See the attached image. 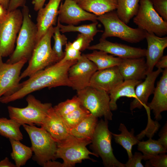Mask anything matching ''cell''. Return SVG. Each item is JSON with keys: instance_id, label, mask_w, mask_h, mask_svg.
<instances>
[{"instance_id": "1", "label": "cell", "mask_w": 167, "mask_h": 167, "mask_svg": "<svg viewBox=\"0 0 167 167\" xmlns=\"http://www.w3.org/2000/svg\"><path fill=\"white\" fill-rule=\"evenodd\" d=\"M77 60L63 62L61 60L40 71L20 83L17 90L11 94L2 96L0 102L7 104L22 99L30 93L44 88H49L61 86L72 87L68 77V71Z\"/></svg>"}, {"instance_id": "2", "label": "cell", "mask_w": 167, "mask_h": 167, "mask_svg": "<svg viewBox=\"0 0 167 167\" xmlns=\"http://www.w3.org/2000/svg\"><path fill=\"white\" fill-rule=\"evenodd\" d=\"M23 7L22 24L17 38L16 47L6 62L8 63H15L23 59L28 61L37 43L36 24L31 18L28 7L25 5Z\"/></svg>"}, {"instance_id": "3", "label": "cell", "mask_w": 167, "mask_h": 167, "mask_svg": "<svg viewBox=\"0 0 167 167\" xmlns=\"http://www.w3.org/2000/svg\"><path fill=\"white\" fill-rule=\"evenodd\" d=\"M97 20L104 28L102 38L115 37L131 43L139 42L145 39V31L139 28H134L128 26L120 19L115 10L97 16Z\"/></svg>"}, {"instance_id": "4", "label": "cell", "mask_w": 167, "mask_h": 167, "mask_svg": "<svg viewBox=\"0 0 167 167\" xmlns=\"http://www.w3.org/2000/svg\"><path fill=\"white\" fill-rule=\"evenodd\" d=\"M22 126L31 140V148L34 153L32 159L42 166L47 161L56 159L57 143L50 134L43 128L35 125Z\"/></svg>"}, {"instance_id": "5", "label": "cell", "mask_w": 167, "mask_h": 167, "mask_svg": "<svg viewBox=\"0 0 167 167\" xmlns=\"http://www.w3.org/2000/svg\"><path fill=\"white\" fill-rule=\"evenodd\" d=\"M54 27H51L37 42L28 60V66L21 74L20 79L29 77L59 61L51 46Z\"/></svg>"}, {"instance_id": "6", "label": "cell", "mask_w": 167, "mask_h": 167, "mask_svg": "<svg viewBox=\"0 0 167 167\" xmlns=\"http://www.w3.org/2000/svg\"><path fill=\"white\" fill-rule=\"evenodd\" d=\"M91 142L90 139L77 138L70 135L65 139L57 143L55 158L62 159V167H74L85 159L96 161L89 155H92L97 157V156L86 148Z\"/></svg>"}, {"instance_id": "7", "label": "cell", "mask_w": 167, "mask_h": 167, "mask_svg": "<svg viewBox=\"0 0 167 167\" xmlns=\"http://www.w3.org/2000/svg\"><path fill=\"white\" fill-rule=\"evenodd\" d=\"M108 120L98 121L91 139V149L98 157L100 156L105 166L125 167L115 157L111 145L112 135L108 129Z\"/></svg>"}, {"instance_id": "8", "label": "cell", "mask_w": 167, "mask_h": 167, "mask_svg": "<svg viewBox=\"0 0 167 167\" xmlns=\"http://www.w3.org/2000/svg\"><path fill=\"white\" fill-rule=\"evenodd\" d=\"M26 100L27 106L19 108L8 106L7 109L10 118L21 125H41L51 107V103H42L33 95L29 94Z\"/></svg>"}, {"instance_id": "9", "label": "cell", "mask_w": 167, "mask_h": 167, "mask_svg": "<svg viewBox=\"0 0 167 167\" xmlns=\"http://www.w3.org/2000/svg\"><path fill=\"white\" fill-rule=\"evenodd\" d=\"M23 21L22 12L18 9L0 19V57L10 56L14 51Z\"/></svg>"}, {"instance_id": "10", "label": "cell", "mask_w": 167, "mask_h": 167, "mask_svg": "<svg viewBox=\"0 0 167 167\" xmlns=\"http://www.w3.org/2000/svg\"><path fill=\"white\" fill-rule=\"evenodd\" d=\"M81 106L86 108L97 118L104 117L111 120L113 114L109 107L108 93L90 86L77 91Z\"/></svg>"}, {"instance_id": "11", "label": "cell", "mask_w": 167, "mask_h": 167, "mask_svg": "<svg viewBox=\"0 0 167 167\" xmlns=\"http://www.w3.org/2000/svg\"><path fill=\"white\" fill-rule=\"evenodd\" d=\"M138 28L146 32L162 37L167 34V21L154 9L150 0H140L139 10L133 18Z\"/></svg>"}, {"instance_id": "12", "label": "cell", "mask_w": 167, "mask_h": 167, "mask_svg": "<svg viewBox=\"0 0 167 167\" xmlns=\"http://www.w3.org/2000/svg\"><path fill=\"white\" fill-rule=\"evenodd\" d=\"M28 61L23 59L9 64L4 62L0 57V98L10 95L16 91L21 80V71Z\"/></svg>"}, {"instance_id": "13", "label": "cell", "mask_w": 167, "mask_h": 167, "mask_svg": "<svg viewBox=\"0 0 167 167\" xmlns=\"http://www.w3.org/2000/svg\"><path fill=\"white\" fill-rule=\"evenodd\" d=\"M97 70L96 65L82 54L68 71V77L72 88L78 91L89 86L92 75Z\"/></svg>"}, {"instance_id": "14", "label": "cell", "mask_w": 167, "mask_h": 167, "mask_svg": "<svg viewBox=\"0 0 167 167\" xmlns=\"http://www.w3.org/2000/svg\"><path fill=\"white\" fill-rule=\"evenodd\" d=\"M58 15V19L61 23L68 25H76L86 20L98 22L97 15L84 10L73 0H65L63 3H62Z\"/></svg>"}, {"instance_id": "15", "label": "cell", "mask_w": 167, "mask_h": 167, "mask_svg": "<svg viewBox=\"0 0 167 167\" xmlns=\"http://www.w3.org/2000/svg\"><path fill=\"white\" fill-rule=\"evenodd\" d=\"M87 49L102 50L122 58L144 57L146 51V49H145L135 47L117 42L113 43L101 38L98 43L89 46Z\"/></svg>"}, {"instance_id": "16", "label": "cell", "mask_w": 167, "mask_h": 167, "mask_svg": "<svg viewBox=\"0 0 167 167\" xmlns=\"http://www.w3.org/2000/svg\"><path fill=\"white\" fill-rule=\"evenodd\" d=\"M163 71V69H157L148 73L144 80L136 86L135 88L136 97L130 104L131 110L135 108L140 109L143 106L146 111L150 110L147 106L148 100L150 95L154 92L156 80Z\"/></svg>"}, {"instance_id": "17", "label": "cell", "mask_w": 167, "mask_h": 167, "mask_svg": "<svg viewBox=\"0 0 167 167\" xmlns=\"http://www.w3.org/2000/svg\"><path fill=\"white\" fill-rule=\"evenodd\" d=\"M124 80L117 66L97 70L92 75L89 86L108 93Z\"/></svg>"}, {"instance_id": "18", "label": "cell", "mask_w": 167, "mask_h": 167, "mask_svg": "<svg viewBox=\"0 0 167 167\" xmlns=\"http://www.w3.org/2000/svg\"><path fill=\"white\" fill-rule=\"evenodd\" d=\"M62 0H49L44 7L38 11L36 25L37 28V42L49 28L57 21L58 8Z\"/></svg>"}, {"instance_id": "19", "label": "cell", "mask_w": 167, "mask_h": 167, "mask_svg": "<svg viewBox=\"0 0 167 167\" xmlns=\"http://www.w3.org/2000/svg\"><path fill=\"white\" fill-rule=\"evenodd\" d=\"M117 66L124 80H142L147 74L144 57L122 58Z\"/></svg>"}, {"instance_id": "20", "label": "cell", "mask_w": 167, "mask_h": 167, "mask_svg": "<svg viewBox=\"0 0 167 167\" xmlns=\"http://www.w3.org/2000/svg\"><path fill=\"white\" fill-rule=\"evenodd\" d=\"M145 38L148 44L145 55L148 74L153 71L156 64L163 56L167 47V37H160L146 32Z\"/></svg>"}, {"instance_id": "21", "label": "cell", "mask_w": 167, "mask_h": 167, "mask_svg": "<svg viewBox=\"0 0 167 167\" xmlns=\"http://www.w3.org/2000/svg\"><path fill=\"white\" fill-rule=\"evenodd\" d=\"M41 126L50 134L57 143L65 139L70 135L62 118L52 107L50 109Z\"/></svg>"}, {"instance_id": "22", "label": "cell", "mask_w": 167, "mask_h": 167, "mask_svg": "<svg viewBox=\"0 0 167 167\" xmlns=\"http://www.w3.org/2000/svg\"><path fill=\"white\" fill-rule=\"evenodd\" d=\"M160 80L157 83L151 102L147 106L152 110L155 118L159 120L161 118V113L167 110V68L164 69Z\"/></svg>"}, {"instance_id": "23", "label": "cell", "mask_w": 167, "mask_h": 167, "mask_svg": "<svg viewBox=\"0 0 167 167\" xmlns=\"http://www.w3.org/2000/svg\"><path fill=\"white\" fill-rule=\"evenodd\" d=\"M142 80H124L110 90L109 94V107L111 111L117 109V101L118 99L122 97H136L135 88L136 86Z\"/></svg>"}, {"instance_id": "24", "label": "cell", "mask_w": 167, "mask_h": 167, "mask_svg": "<svg viewBox=\"0 0 167 167\" xmlns=\"http://www.w3.org/2000/svg\"><path fill=\"white\" fill-rule=\"evenodd\" d=\"M77 3L84 10L97 16L115 11L118 6L117 0H79Z\"/></svg>"}, {"instance_id": "25", "label": "cell", "mask_w": 167, "mask_h": 167, "mask_svg": "<svg viewBox=\"0 0 167 167\" xmlns=\"http://www.w3.org/2000/svg\"><path fill=\"white\" fill-rule=\"evenodd\" d=\"M97 118L90 113L74 127L69 130L75 137L91 140L98 121Z\"/></svg>"}, {"instance_id": "26", "label": "cell", "mask_w": 167, "mask_h": 167, "mask_svg": "<svg viewBox=\"0 0 167 167\" xmlns=\"http://www.w3.org/2000/svg\"><path fill=\"white\" fill-rule=\"evenodd\" d=\"M108 54L102 50H94L92 53L84 55L96 65L97 70H100L118 66L121 62L122 58Z\"/></svg>"}, {"instance_id": "27", "label": "cell", "mask_w": 167, "mask_h": 167, "mask_svg": "<svg viewBox=\"0 0 167 167\" xmlns=\"http://www.w3.org/2000/svg\"><path fill=\"white\" fill-rule=\"evenodd\" d=\"M119 130L121 133L119 134H116L111 132L115 142L121 145L126 151L128 160L131 159L133 154L132 148L133 145H135L139 141L137 136L134 135L133 129L129 132L127 130L125 125L120 123Z\"/></svg>"}, {"instance_id": "28", "label": "cell", "mask_w": 167, "mask_h": 167, "mask_svg": "<svg viewBox=\"0 0 167 167\" xmlns=\"http://www.w3.org/2000/svg\"><path fill=\"white\" fill-rule=\"evenodd\" d=\"M9 140L12 148L11 156L14 160L16 167H20L25 165L32 156L33 152L31 148L23 144L20 141Z\"/></svg>"}, {"instance_id": "29", "label": "cell", "mask_w": 167, "mask_h": 167, "mask_svg": "<svg viewBox=\"0 0 167 167\" xmlns=\"http://www.w3.org/2000/svg\"><path fill=\"white\" fill-rule=\"evenodd\" d=\"M140 0H117L116 12L120 19L126 24L137 14Z\"/></svg>"}, {"instance_id": "30", "label": "cell", "mask_w": 167, "mask_h": 167, "mask_svg": "<svg viewBox=\"0 0 167 167\" xmlns=\"http://www.w3.org/2000/svg\"><path fill=\"white\" fill-rule=\"evenodd\" d=\"M21 126L13 119L0 118V135L9 139L21 141L23 135L20 130Z\"/></svg>"}, {"instance_id": "31", "label": "cell", "mask_w": 167, "mask_h": 167, "mask_svg": "<svg viewBox=\"0 0 167 167\" xmlns=\"http://www.w3.org/2000/svg\"><path fill=\"white\" fill-rule=\"evenodd\" d=\"M137 149L143 153V160L145 161L159 154L167 152V149L158 140L152 139L151 138L146 141H139Z\"/></svg>"}, {"instance_id": "32", "label": "cell", "mask_w": 167, "mask_h": 167, "mask_svg": "<svg viewBox=\"0 0 167 167\" xmlns=\"http://www.w3.org/2000/svg\"><path fill=\"white\" fill-rule=\"evenodd\" d=\"M98 22L92 23L82 25L79 26H75L73 25H63L59 23L60 31L62 33L72 32H78L93 40L94 36L97 33L103 32V31L97 29V25Z\"/></svg>"}, {"instance_id": "33", "label": "cell", "mask_w": 167, "mask_h": 167, "mask_svg": "<svg viewBox=\"0 0 167 167\" xmlns=\"http://www.w3.org/2000/svg\"><path fill=\"white\" fill-rule=\"evenodd\" d=\"M90 113L88 110L81 106L72 112L62 117L69 132L70 129L76 126Z\"/></svg>"}, {"instance_id": "34", "label": "cell", "mask_w": 167, "mask_h": 167, "mask_svg": "<svg viewBox=\"0 0 167 167\" xmlns=\"http://www.w3.org/2000/svg\"><path fill=\"white\" fill-rule=\"evenodd\" d=\"M58 19L57 25L54 27V34L52 36L54 40V44L52 49L58 58L59 61L64 56V52L62 50V46L67 43V38L66 36L61 33L59 23Z\"/></svg>"}, {"instance_id": "35", "label": "cell", "mask_w": 167, "mask_h": 167, "mask_svg": "<svg viewBox=\"0 0 167 167\" xmlns=\"http://www.w3.org/2000/svg\"><path fill=\"white\" fill-rule=\"evenodd\" d=\"M81 106L80 100L77 96L71 99L61 102L53 107L57 113L61 117L73 111Z\"/></svg>"}, {"instance_id": "36", "label": "cell", "mask_w": 167, "mask_h": 167, "mask_svg": "<svg viewBox=\"0 0 167 167\" xmlns=\"http://www.w3.org/2000/svg\"><path fill=\"white\" fill-rule=\"evenodd\" d=\"M63 58L61 59L63 62L77 60L81 57V52L74 48L72 45V43L69 41L65 45V52Z\"/></svg>"}, {"instance_id": "37", "label": "cell", "mask_w": 167, "mask_h": 167, "mask_svg": "<svg viewBox=\"0 0 167 167\" xmlns=\"http://www.w3.org/2000/svg\"><path fill=\"white\" fill-rule=\"evenodd\" d=\"M165 153L159 154L148 160L145 167H167V155Z\"/></svg>"}, {"instance_id": "38", "label": "cell", "mask_w": 167, "mask_h": 167, "mask_svg": "<svg viewBox=\"0 0 167 167\" xmlns=\"http://www.w3.org/2000/svg\"><path fill=\"white\" fill-rule=\"evenodd\" d=\"M92 41L90 38L79 33L76 39L72 43V45L74 48L81 52L87 49Z\"/></svg>"}, {"instance_id": "39", "label": "cell", "mask_w": 167, "mask_h": 167, "mask_svg": "<svg viewBox=\"0 0 167 167\" xmlns=\"http://www.w3.org/2000/svg\"><path fill=\"white\" fill-rule=\"evenodd\" d=\"M153 6L165 21H167V0H150Z\"/></svg>"}, {"instance_id": "40", "label": "cell", "mask_w": 167, "mask_h": 167, "mask_svg": "<svg viewBox=\"0 0 167 167\" xmlns=\"http://www.w3.org/2000/svg\"><path fill=\"white\" fill-rule=\"evenodd\" d=\"M143 159V156L141 153L136 152L131 159L128 160L125 165L126 167H143L141 161Z\"/></svg>"}, {"instance_id": "41", "label": "cell", "mask_w": 167, "mask_h": 167, "mask_svg": "<svg viewBox=\"0 0 167 167\" xmlns=\"http://www.w3.org/2000/svg\"><path fill=\"white\" fill-rule=\"evenodd\" d=\"M160 138L157 140L166 149H167V124L166 123L159 134Z\"/></svg>"}, {"instance_id": "42", "label": "cell", "mask_w": 167, "mask_h": 167, "mask_svg": "<svg viewBox=\"0 0 167 167\" xmlns=\"http://www.w3.org/2000/svg\"><path fill=\"white\" fill-rule=\"evenodd\" d=\"M25 0H10L7 11H11L19 7L24 6L25 5Z\"/></svg>"}, {"instance_id": "43", "label": "cell", "mask_w": 167, "mask_h": 167, "mask_svg": "<svg viewBox=\"0 0 167 167\" xmlns=\"http://www.w3.org/2000/svg\"><path fill=\"white\" fill-rule=\"evenodd\" d=\"M155 66L157 69H163L167 68V56H163L157 62Z\"/></svg>"}, {"instance_id": "44", "label": "cell", "mask_w": 167, "mask_h": 167, "mask_svg": "<svg viewBox=\"0 0 167 167\" xmlns=\"http://www.w3.org/2000/svg\"><path fill=\"white\" fill-rule=\"evenodd\" d=\"M46 0H32V3L34 6V9L38 11L43 7Z\"/></svg>"}, {"instance_id": "45", "label": "cell", "mask_w": 167, "mask_h": 167, "mask_svg": "<svg viewBox=\"0 0 167 167\" xmlns=\"http://www.w3.org/2000/svg\"><path fill=\"white\" fill-rule=\"evenodd\" d=\"M0 167H16V166L15 164L10 161L8 157H6L0 161Z\"/></svg>"}, {"instance_id": "46", "label": "cell", "mask_w": 167, "mask_h": 167, "mask_svg": "<svg viewBox=\"0 0 167 167\" xmlns=\"http://www.w3.org/2000/svg\"><path fill=\"white\" fill-rule=\"evenodd\" d=\"M44 167H62V164L54 160H50L44 165Z\"/></svg>"}, {"instance_id": "47", "label": "cell", "mask_w": 167, "mask_h": 167, "mask_svg": "<svg viewBox=\"0 0 167 167\" xmlns=\"http://www.w3.org/2000/svg\"><path fill=\"white\" fill-rule=\"evenodd\" d=\"M10 0H0V5L7 10Z\"/></svg>"}, {"instance_id": "48", "label": "cell", "mask_w": 167, "mask_h": 167, "mask_svg": "<svg viewBox=\"0 0 167 167\" xmlns=\"http://www.w3.org/2000/svg\"><path fill=\"white\" fill-rule=\"evenodd\" d=\"M8 12L7 10L0 5V19L5 16Z\"/></svg>"}, {"instance_id": "49", "label": "cell", "mask_w": 167, "mask_h": 167, "mask_svg": "<svg viewBox=\"0 0 167 167\" xmlns=\"http://www.w3.org/2000/svg\"><path fill=\"white\" fill-rule=\"evenodd\" d=\"M74 0V1H75L76 2H77V3L79 0Z\"/></svg>"}]
</instances>
